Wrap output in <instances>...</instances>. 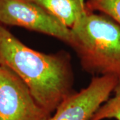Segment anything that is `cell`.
Segmentation results:
<instances>
[{
  "instance_id": "obj_4",
  "label": "cell",
  "mask_w": 120,
  "mask_h": 120,
  "mask_svg": "<svg viewBox=\"0 0 120 120\" xmlns=\"http://www.w3.org/2000/svg\"><path fill=\"white\" fill-rule=\"evenodd\" d=\"M52 116L15 73L0 65V120H47Z\"/></svg>"
},
{
  "instance_id": "obj_7",
  "label": "cell",
  "mask_w": 120,
  "mask_h": 120,
  "mask_svg": "<svg viewBox=\"0 0 120 120\" xmlns=\"http://www.w3.org/2000/svg\"><path fill=\"white\" fill-rule=\"evenodd\" d=\"M113 96L107 99L97 110L90 120L116 119L120 120V77L113 91Z\"/></svg>"
},
{
  "instance_id": "obj_8",
  "label": "cell",
  "mask_w": 120,
  "mask_h": 120,
  "mask_svg": "<svg viewBox=\"0 0 120 120\" xmlns=\"http://www.w3.org/2000/svg\"><path fill=\"white\" fill-rule=\"evenodd\" d=\"M86 8L110 17L120 26V0H87Z\"/></svg>"
},
{
  "instance_id": "obj_1",
  "label": "cell",
  "mask_w": 120,
  "mask_h": 120,
  "mask_svg": "<svg viewBox=\"0 0 120 120\" xmlns=\"http://www.w3.org/2000/svg\"><path fill=\"white\" fill-rule=\"evenodd\" d=\"M0 65L10 69L26 83L41 107L52 114L74 93L71 57L61 50L45 53L27 46L0 25Z\"/></svg>"
},
{
  "instance_id": "obj_5",
  "label": "cell",
  "mask_w": 120,
  "mask_h": 120,
  "mask_svg": "<svg viewBox=\"0 0 120 120\" xmlns=\"http://www.w3.org/2000/svg\"><path fill=\"white\" fill-rule=\"evenodd\" d=\"M117 82L113 75L95 76L86 87L64 99L47 120H90L110 98Z\"/></svg>"
},
{
  "instance_id": "obj_3",
  "label": "cell",
  "mask_w": 120,
  "mask_h": 120,
  "mask_svg": "<svg viewBox=\"0 0 120 120\" xmlns=\"http://www.w3.org/2000/svg\"><path fill=\"white\" fill-rule=\"evenodd\" d=\"M0 25L16 26L47 35L71 45V30L27 0H0Z\"/></svg>"
},
{
  "instance_id": "obj_6",
  "label": "cell",
  "mask_w": 120,
  "mask_h": 120,
  "mask_svg": "<svg viewBox=\"0 0 120 120\" xmlns=\"http://www.w3.org/2000/svg\"><path fill=\"white\" fill-rule=\"evenodd\" d=\"M38 5L71 29L87 11L84 0H27Z\"/></svg>"
},
{
  "instance_id": "obj_2",
  "label": "cell",
  "mask_w": 120,
  "mask_h": 120,
  "mask_svg": "<svg viewBox=\"0 0 120 120\" xmlns=\"http://www.w3.org/2000/svg\"><path fill=\"white\" fill-rule=\"evenodd\" d=\"M70 30V47L86 72L120 77V26L114 20L87 9Z\"/></svg>"
}]
</instances>
